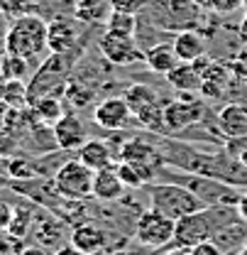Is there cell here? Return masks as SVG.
Instances as JSON below:
<instances>
[{"instance_id":"obj_1","label":"cell","mask_w":247,"mask_h":255,"mask_svg":"<svg viewBox=\"0 0 247 255\" xmlns=\"http://www.w3.org/2000/svg\"><path fill=\"white\" fill-rule=\"evenodd\" d=\"M5 47L7 54L22 57V59H39L49 47H47V20L27 12L12 20V25L5 32Z\"/></svg>"},{"instance_id":"obj_2","label":"cell","mask_w":247,"mask_h":255,"mask_svg":"<svg viewBox=\"0 0 247 255\" xmlns=\"http://www.w3.org/2000/svg\"><path fill=\"white\" fill-rule=\"evenodd\" d=\"M142 15L159 30L184 32L193 30L201 22L203 10L193 0H147Z\"/></svg>"},{"instance_id":"obj_3","label":"cell","mask_w":247,"mask_h":255,"mask_svg":"<svg viewBox=\"0 0 247 255\" xmlns=\"http://www.w3.org/2000/svg\"><path fill=\"white\" fill-rule=\"evenodd\" d=\"M150 209L169 216L171 221H179L188 214H196V211L206 209V201L184 184L166 182V184H157V187L150 189Z\"/></svg>"},{"instance_id":"obj_4","label":"cell","mask_w":247,"mask_h":255,"mask_svg":"<svg viewBox=\"0 0 247 255\" xmlns=\"http://www.w3.org/2000/svg\"><path fill=\"white\" fill-rule=\"evenodd\" d=\"M76 64V52L69 54H52L47 62L37 69V74L32 76V81L27 84V94L32 98L39 96H59L66 89V79L71 74Z\"/></svg>"},{"instance_id":"obj_5","label":"cell","mask_w":247,"mask_h":255,"mask_svg":"<svg viewBox=\"0 0 247 255\" xmlns=\"http://www.w3.org/2000/svg\"><path fill=\"white\" fill-rule=\"evenodd\" d=\"M93 177L95 172L91 167H86L81 159H69L54 174V189L64 199L83 201L93 196Z\"/></svg>"},{"instance_id":"obj_6","label":"cell","mask_w":247,"mask_h":255,"mask_svg":"<svg viewBox=\"0 0 247 255\" xmlns=\"http://www.w3.org/2000/svg\"><path fill=\"white\" fill-rule=\"evenodd\" d=\"M216 209H201L196 214H188L184 219L176 221L174 228V243L181 248H196L206 241H211L216 236Z\"/></svg>"},{"instance_id":"obj_7","label":"cell","mask_w":247,"mask_h":255,"mask_svg":"<svg viewBox=\"0 0 247 255\" xmlns=\"http://www.w3.org/2000/svg\"><path fill=\"white\" fill-rule=\"evenodd\" d=\"M98 49L103 54V59L113 66H127V64L142 62L145 52L140 49L135 34H123V32L105 30L98 37Z\"/></svg>"},{"instance_id":"obj_8","label":"cell","mask_w":247,"mask_h":255,"mask_svg":"<svg viewBox=\"0 0 247 255\" xmlns=\"http://www.w3.org/2000/svg\"><path fill=\"white\" fill-rule=\"evenodd\" d=\"M174 228H176V221H171L169 216L159 214L155 209H147L137 219L135 238L147 248H166L169 243H174Z\"/></svg>"},{"instance_id":"obj_9","label":"cell","mask_w":247,"mask_h":255,"mask_svg":"<svg viewBox=\"0 0 247 255\" xmlns=\"http://www.w3.org/2000/svg\"><path fill=\"white\" fill-rule=\"evenodd\" d=\"M206 116V106L203 101L196 96V98H176V101H169L164 103V130L166 132H179L186 128L201 123Z\"/></svg>"},{"instance_id":"obj_10","label":"cell","mask_w":247,"mask_h":255,"mask_svg":"<svg viewBox=\"0 0 247 255\" xmlns=\"http://www.w3.org/2000/svg\"><path fill=\"white\" fill-rule=\"evenodd\" d=\"M135 113L132 108L127 106L123 96H110V98H103L95 108H93V123L100 126L103 130H110V132H118L132 123Z\"/></svg>"},{"instance_id":"obj_11","label":"cell","mask_w":247,"mask_h":255,"mask_svg":"<svg viewBox=\"0 0 247 255\" xmlns=\"http://www.w3.org/2000/svg\"><path fill=\"white\" fill-rule=\"evenodd\" d=\"M81 39V27L71 17H54L47 22V47L52 54H69L76 52Z\"/></svg>"},{"instance_id":"obj_12","label":"cell","mask_w":247,"mask_h":255,"mask_svg":"<svg viewBox=\"0 0 247 255\" xmlns=\"http://www.w3.org/2000/svg\"><path fill=\"white\" fill-rule=\"evenodd\" d=\"M52 135H54V145L62 147V150H76L88 140V130L86 123L76 116V113H64L62 118L52 126Z\"/></svg>"},{"instance_id":"obj_13","label":"cell","mask_w":247,"mask_h":255,"mask_svg":"<svg viewBox=\"0 0 247 255\" xmlns=\"http://www.w3.org/2000/svg\"><path fill=\"white\" fill-rule=\"evenodd\" d=\"M218 128L228 140H243L247 137V106L243 103H228L218 111Z\"/></svg>"},{"instance_id":"obj_14","label":"cell","mask_w":247,"mask_h":255,"mask_svg":"<svg viewBox=\"0 0 247 255\" xmlns=\"http://www.w3.org/2000/svg\"><path fill=\"white\" fill-rule=\"evenodd\" d=\"M230 84H233V74L225 64L220 62H211L203 69V84H201V94L208 96V98H223V96L230 91Z\"/></svg>"},{"instance_id":"obj_15","label":"cell","mask_w":247,"mask_h":255,"mask_svg":"<svg viewBox=\"0 0 247 255\" xmlns=\"http://www.w3.org/2000/svg\"><path fill=\"white\" fill-rule=\"evenodd\" d=\"M166 84L179 94H201L203 74L196 69L193 62H181L176 69H171L166 74Z\"/></svg>"},{"instance_id":"obj_16","label":"cell","mask_w":247,"mask_h":255,"mask_svg":"<svg viewBox=\"0 0 247 255\" xmlns=\"http://www.w3.org/2000/svg\"><path fill=\"white\" fill-rule=\"evenodd\" d=\"M71 243H74L83 255H98V253L105 251L108 238H105V231L98 228L95 223H81V226L74 228Z\"/></svg>"},{"instance_id":"obj_17","label":"cell","mask_w":247,"mask_h":255,"mask_svg":"<svg viewBox=\"0 0 247 255\" xmlns=\"http://www.w3.org/2000/svg\"><path fill=\"white\" fill-rule=\"evenodd\" d=\"M123 191H125V184L115 167L95 172V177H93V196L98 201H118L123 196Z\"/></svg>"},{"instance_id":"obj_18","label":"cell","mask_w":247,"mask_h":255,"mask_svg":"<svg viewBox=\"0 0 247 255\" xmlns=\"http://www.w3.org/2000/svg\"><path fill=\"white\" fill-rule=\"evenodd\" d=\"M171 47H174V52L181 62H196L206 54V37L196 30L176 32Z\"/></svg>"},{"instance_id":"obj_19","label":"cell","mask_w":247,"mask_h":255,"mask_svg":"<svg viewBox=\"0 0 247 255\" xmlns=\"http://www.w3.org/2000/svg\"><path fill=\"white\" fill-rule=\"evenodd\" d=\"M86 167H91L93 172L98 169H108L113 167V150L105 140H86L81 147H79V157Z\"/></svg>"},{"instance_id":"obj_20","label":"cell","mask_w":247,"mask_h":255,"mask_svg":"<svg viewBox=\"0 0 247 255\" xmlns=\"http://www.w3.org/2000/svg\"><path fill=\"white\" fill-rule=\"evenodd\" d=\"M30 108L32 121L42 123V126H54L59 118L64 116V106L59 101V96H39V98H32L27 103Z\"/></svg>"},{"instance_id":"obj_21","label":"cell","mask_w":247,"mask_h":255,"mask_svg":"<svg viewBox=\"0 0 247 255\" xmlns=\"http://www.w3.org/2000/svg\"><path fill=\"white\" fill-rule=\"evenodd\" d=\"M145 62H147V66H150L155 74L166 76L171 69H176V66L181 64V59L176 57V52H174V47H171V44L159 42V44L150 47V49L145 52Z\"/></svg>"},{"instance_id":"obj_22","label":"cell","mask_w":247,"mask_h":255,"mask_svg":"<svg viewBox=\"0 0 247 255\" xmlns=\"http://www.w3.org/2000/svg\"><path fill=\"white\" fill-rule=\"evenodd\" d=\"M113 5L110 0H76L74 2V17L81 22H103L110 17Z\"/></svg>"},{"instance_id":"obj_23","label":"cell","mask_w":247,"mask_h":255,"mask_svg":"<svg viewBox=\"0 0 247 255\" xmlns=\"http://www.w3.org/2000/svg\"><path fill=\"white\" fill-rule=\"evenodd\" d=\"M123 98L127 101V106L132 108V113H135V116H137L140 111L150 108V106H157V103H162L159 94H157L152 86H147V84H130V86L125 89Z\"/></svg>"},{"instance_id":"obj_24","label":"cell","mask_w":247,"mask_h":255,"mask_svg":"<svg viewBox=\"0 0 247 255\" xmlns=\"http://www.w3.org/2000/svg\"><path fill=\"white\" fill-rule=\"evenodd\" d=\"M115 169H118L123 184L130 187V189H140L152 177V167L150 164H140V162H127V159H123Z\"/></svg>"},{"instance_id":"obj_25","label":"cell","mask_w":247,"mask_h":255,"mask_svg":"<svg viewBox=\"0 0 247 255\" xmlns=\"http://www.w3.org/2000/svg\"><path fill=\"white\" fill-rule=\"evenodd\" d=\"M0 74H2L7 81H25L27 74H30V62L22 59V57L5 54V57L0 59Z\"/></svg>"},{"instance_id":"obj_26","label":"cell","mask_w":247,"mask_h":255,"mask_svg":"<svg viewBox=\"0 0 247 255\" xmlns=\"http://www.w3.org/2000/svg\"><path fill=\"white\" fill-rule=\"evenodd\" d=\"M120 157L127 159V162H140V164H152L157 157V152L142 140H130L127 145L123 147Z\"/></svg>"},{"instance_id":"obj_27","label":"cell","mask_w":247,"mask_h":255,"mask_svg":"<svg viewBox=\"0 0 247 255\" xmlns=\"http://www.w3.org/2000/svg\"><path fill=\"white\" fill-rule=\"evenodd\" d=\"M105 30L123 32V34H135V32H137V15L113 10V12H110V17L105 20Z\"/></svg>"},{"instance_id":"obj_28","label":"cell","mask_w":247,"mask_h":255,"mask_svg":"<svg viewBox=\"0 0 247 255\" xmlns=\"http://www.w3.org/2000/svg\"><path fill=\"white\" fill-rule=\"evenodd\" d=\"M2 101L12 108H27L30 103V94H27V84L25 81H7V89Z\"/></svg>"},{"instance_id":"obj_29","label":"cell","mask_w":247,"mask_h":255,"mask_svg":"<svg viewBox=\"0 0 247 255\" xmlns=\"http://www.w3.org/2000/svg\"><path fill=\"white\" fill-rule=\"evenodd\" d=\"M32 2H34V0H0V15L15 20V17H20V15H27Z\"/></svg>"},{"instance_id":"obj_30","label":"cell","mask_w":247,"mask_h":255,"mask_svg":"<svg viewBox=\"0 0 247 255\" xmlns=\"http://www.w3.org/2000/svg\"><path fill=\"white\" fill-rule=\"evenodd\" d=\"M113 10L118 12H130V15H140L147 5V0H110Z\"/></svg>"},{"instance_id":"obj_31","label":"cell","mask_w":247,"mask_h":255,"mask_svg":"<svg viewBox=\"0 0 247 255\" xmlns=\"http://www.w3.org/2000/svg\"><path fill=\"white\" fill-rule=\"evenodd\" d=\"M17 150V137L7 130L0 132V157H12V152Z\"/></svg>"},{"instance_id":"obj_32","label":"cell","mask_w":247,"mask_h":255,"mask_svg":"<svg viewBox=\"0 0 247 255\" xmlns=\"http://www.w3.org/2000/svg\"><path fill=\"white\" fill-rule=\"evenodd\" d=\"M243 2H245V0H213V7H211V10H216L220 15H228V12L240 10Z\"/></svg>"},{"instance_id":"obj_33","label":"cell","mask_w":247,"mask_h":255,"mask_svg":"<svg viewBox=\"0 0 247 255\" xmlns=\"http://www.w3.org/2000/svg\"><path fill=\"white\" fill-rule=\"evenodd\" d=\"M12 116H15V108L7 106L5 101H0V132H2V130H10Z\"/></svg>"},{"instance_id":"obj_34","label":"cell","mask_w":247,"mask_h":255,"mask_svg":"<svg viewBox=\"0 0 247 255\" xmlns=\"http://www.w3.org/2000/svg\"><path fill=\"white\" fill-rule=\"evenodd\" d=\"M191 255H223V251L218 248L213 241H206V243H201V246L191 248Z\"/></svg>"},{"instance_id":"obj_35","label":"cell","mask_w":247,"mask_h":255,"mask_svg":"<svg viewBox=\"0 0 247 255\" xmlns=\"http://www.w3.org/2000/svg\"><path fill=\"white\" fill-rule=\"evenodd\" d=\"M235 206H238V219L247 223V194L238 196V204H235Z\"/></svg>"},{"instance_id":"obj_36","label":"cell","mask_w":247,"mask_h":255,"mask_svg":"<svg viewBox=\"0 0 247 255\" xmlns=\"http://www.w3.org/2000/svg\"><path fill=\"white\" fill-rule=\"evenodd\" d=\"M52 255H83L74 243H69V246H62V248H57Z\"/></svg>"},{"instance_id":"obj_37","label":"cell","mask_w":247,"mask_h":255,"mask_svg":"<svg viewBox=\"0 0 247 255\" xmlns=\"http://www.w3.org/2000/svg\"><path fill=\"white\" fill-rule=\"evenodd\" d=\"M193 2H196L201 10H211V7H213V0H193Z\"/></svg>"},{"instance_id":"obj_38","label":"cell","mask_w":247,"mask_h":255,"mask_svg":"<svg viewBox=\"0 0 247 255\" xmlns=\"http://www.w3.org/2000/svg\"><path fill=\"white\" fill-rule=\"evenodd\" d=\"M7 54V47H5V32L0 30V59Z\"/></svg>"},{"instance_id":"obj_39","label":"cell","mask_w":247,"mask_h":255,"mask_svg":"<svg viewBox=\"0 0 247 255\" xmlns=\"http://www.w3.org/2000/svg\"><path fill=\"white\" fill-rule=\"evenodd\" d=\"M238 162H240V164H245V167H247V145H243V150L238 152Z\"/></svg>"},{"instance_id":"obj_40","label":"cell","mask_w":247,"mask_h":255,"mask_svg":"<svg viewBox=\"0 0 247 255\" xmlns=\"http://www.w3.org/2000/svg\"><path fill=\"white\" fill-rule=\"evenodd\" d=\"M166 255H191V251H188V248H181V246H176L174 251H169Z\"/></svg>"},{"instance_id":"obj_41","label":"cell","mask_w":247,"mask_h":255,"mask_svg":"<svg viewBox=\"0 0 247 255\" xmlns=\"http://www.w3.org/2000/svg\"><path fill=\"white\" fill-rule=\"evenodd\" d=\"M20 255H47V253H44L42 248H25Z\"/></svg>"},{"instance_id":"obj_42","label":"cell","mask_w":247,"mask_h":255,"mask_svg":"<svg viewBox=\"0 0 247 255\" xmlns=\"http://www.w3.org/2000/svg\"><path fill=\"white\" fill-rule=\"evenodd\" d=\"M5 89H7V79L0 74V101H2V96H5Z\"/></svg>"},{"instance_id":"obj_43","label":"cell","mask_w":247,"mask_h":255,"mask_svg":"<svg viewBox=\"0 0 247 255\" xmlns=\"http://www.w3.org/2000/svg\"><path fill=\"white\" fill-rule=\"evenodd\" d=\"M240 34L247 39V15H245V20H243V25H240Z\"/></svg>"},{"instance_id":"obj_44","label":"cell","mask_w":247,"mask_h":255,"mask_svg":"<svg viewBox=\"0 0 247 255\" xmlns=\"http://www.w3.org/2000/svg\"><path fill=\"white\" fill-rule=\"evenodd\" d=\"M243 7H245V15H247V0H245V2H243Z\"/></svg>"},{"instance_id":"obj_45","label":"cell","mask_w":247,"mask_h":255,"mask_svg":"<svg viewBox=\"0 0 247 255\" xmlns=\"http://www.w3.org/2000/svg\"><path fill=\"white\" fill-rule=\"evenodd\" d=\"M240 255H247V248H245V251H240Z\"/></svg>"}]
</instances>
